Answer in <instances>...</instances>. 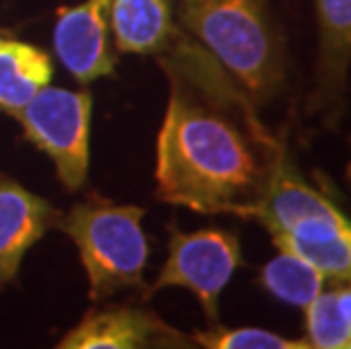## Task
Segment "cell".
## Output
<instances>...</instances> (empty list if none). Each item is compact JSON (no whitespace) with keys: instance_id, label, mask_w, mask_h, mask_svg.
Listing matches in <instances>:
<instances>
[{"instance_id":"obj_12","label":"cell","mask_w":351,"mask_h":349,"mask_svg":"<svg viewBox=\"0 0 351 349\" xmlns=\"http://www.w3.org/2000/svg\"><path fill=\"white\" fill-rule=\"evenodd\" d=\"M52 75L46 50L0 34V109L14 114L48 86Z\"/></svg>"},{"instance_id":"obj_13","label":"cell","mask_w":351,"mask_h":349,"mask_svg":"<svg viewBox=\"0 0 351 349\" xmlns=\"http://www.w3.org/2000/svg\"><path fill=\"white\" fill-rule=\"evenodd\" d=\"M258 284L274 300L304 309L324 291L326 277L302 256L279 250V254L261 268Z\"/></svg>"},{"instance_id":"obj_11","label":"cell","mask_w":351,"mask_h":349,"mask_svg":"<svg viewBox=\"0 0 351 349\" xmlns=\"http://www.w3.org/2000/svg\"><path fill=\"white\" fill-rule=\"evenodd\" d=\"M109 32L121 53L159 55L182 32L175 0H109Z\"/></svg>"},{"instance_id":"obj_7","label":"cell","mask_w":351,"mask_h":349,"mask_svg":"<svg viewBox=\"0 0 351 349\" xmlns=\"http://www.w3.org/2000/svg\"><path fill=\"white\" fill-rule=\"evenodd\" d=\"M317 59L308 111L326 128H338L345 116L351 73V0H315Z\"/></svg>"},{"instance_id":"obj_4","label":"cell","mask_w":351,"mask_h":349,"mask_svg":"<svg viewBox=\"0 0 351 349\" xmlns=\"http://www.w3.org/2000/svg\"><path fill=\"white\" fill-rule=\"evenodd\" d=\"M143 215L145 209L141 206L111 204L98 197L77 202L59 215L57 227L75 243L93 302L125 288L145 291L143 270L150 245L143 232Z\"/></svg>"},{"instance_id":"obj_10","label":"cell","mask_w":351,"mask_h":349,"mask_svg":"<svg viewBox=\"0 0 351 349\" xmlns=\"http://www.w3.org/2000/svg\"><path fill=\"white\" fill-rule=\"evenodd\" d=\"M59 215L48 200L0 175V272L7 281L16 277L25 252L57 227Z\"/></svg>"},{"instance_id":"obj_14","label":"cell","mask_w":351,"mask_h":349,"mask_svg":"<svg viewBox=\"0 0 351 349\" xmlns=\"http://www.w3.org/2000/svg\"><path fill=\"white\" fill-rule=\"evenodd\" d=\"M304 331L311 349H351V324L338 306L333 288L304 306Z\"/></svg>"},{"instance_id":"obj_3","label":"cell","mask_w":351,"mask_h":349,"mask_svg":"<svg viewBox=\"0 0 351 349\" xmlns=\"http://www.w3.org/2000/svg\"><path fill=\"white\" fill-rule=\"evenodd\" d=\"M254 222L267 229L276 250L302 256L326 281H351V215L328 191L313 186L290 154Z\"/></svg>"},{"instance_id":"obj_6","label":"cell","mask_w":351,"mask_h":349,"mask_svg":"<svg viewBox=\"0 0 351 349\" xmlns=\"http://www.w3.org/2000/svg\"><path fill=\"white\" fill-rule=\"evenodd\" d=\"M241 265V239L229 229H173L168 241V258L154 284L147 288V295L161 288H186L197 297L206 320L213 324L220 320V295Z\"/></svg>"},{"instance_id":"obj_2","label":"cell","mask_w":351,"mask_h":349,"mask_svg":"<svg viewBox=\"0 0 351 349\" xmlns=\"http://www.w3.org/2000/svg\"><path fill=\"white\" fill-rule=\"evenodd\" d=\"M175 19L258 109L286 88L290 59L274 0H175Z\"/></svg>"},{"instance_id":"obj_1","label":"cell","mask_w":351,"mask_h":349,"mask_svg":"<svg viewBox=\"0 0 351 349\" xmlns=\"http://www.w3.org/2000/svg\"><path fill=\"white\" fill-rule=\"evenodd\" d=\"M168 105L156 136V197L204 215L254 220L288 147L243 86L179 32L159 53Z\"/></svg>"},{"instance_id":"obj_16","label":"cell","mask_w":351,"mask_h":349,"mask_svg":"<svg viewBox=\"0 0 351 349\" xmlns=\"http://www.w3.org/2000/svg\"><path fill=\"white\" fill-rule=\"evenodd\" d=\"M7 284H10V281H7V279L3 277V272H0V288H3V286H7Z\"/></svg>"},{"instance_id":"obj_8","label":"cell","mask_w":351,"mask_h":349,"mask_svg":"<svg viewBox=\"0 0 351 349\" xmlns=\"http://www.w3.org/2000/svg\"><path fill=\"white\" fill-rule=\"evenodd\" d=\"M193 336L173 329L143 306L114 304L88 309L84 317L59 340V349H141L193 347Z\"/></svg>"},{"instance_id":"obj_9","label":"cell","mask_w":351,"mask_h":349,"mask_svg":"<svg viewBox=\"0 0 351 349\" xmlns=\"http://www.w3.org/2000/svg\"><path fill=\"white\" fill-rule=\"evenodd\" d=\"M52 46L62 66L82 84L111 75L116 57L109 48V0H84L57 12Z\"/></svg>"},{"instance_id":"obj_15","label":"cell","mask_w":351,"mask_h":349,"mask_svg":"<svg viewBox=\"0 0 351 349\" xmlns=\"http://www.w3.org/2000/svg\"><path fill=\"white\" fill-rule=\"evenodd\" d=\"M193 343L206 349H311L304 338H288L258 326H222L220 322L193 333Z\"/></svg>"},{"instance_id":"obj_5","label":"cell","mask_w":351,"mask_h":349,"mask_svg":"<svg viewBox=\"0 0 351 349\" xmlns=\"http://www.w3.org/2000/svg\"><path fill=\"white\" fill-rule=\"evenodd\" d=\"M93 98L88 91L43 86L32 100L14 111L25 139L55 163L59 182L69 191L84 186L88 173Z\"/></svg>"}]
</instances>
